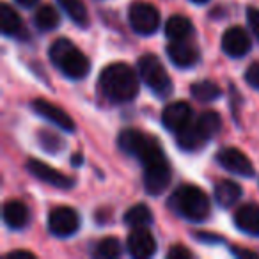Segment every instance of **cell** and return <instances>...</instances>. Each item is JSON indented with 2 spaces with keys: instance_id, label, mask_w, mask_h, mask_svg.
Here are the masks:
<instances>
[{
  "instance_id": "cell-1",
  "label": "cell",
  "mask_w": 259,
  "mask_h": 259,
  "mask_svg": "<svg viewBox=\"0 0 259 259\" xmlns=\"http://www.w3.org/2000/svg\"><path fill=\"white\" fill-rule=\"evenodd\" d=\"M101 94L114 103H128L139 94V75L124 62H114L103 68L98 80Z\"/></svg>"
},
{
  "instance_id": "cell-2",
  "label": "cell",
  "mask_w": 259,
  "mask_h": 259,
  "mask_svg": "<svg viewBox=\"0 0 259 259\" xmlns=\"http://www.w3.org/2000/svg\"><path fill=\"white\" fill-rule=\"evenodd\" d=\"M169 206L190 222H202L208 219L211 211V202L204 190L195 185H181L172 192L169 199Z\"/></svg>"
},
{
  "instance_id": "cell-3",
  "label": "cell",
  "mask_w": 259,
  "mask_h": 259,
  "mask_svg": "<svg viewBox=\"0 0 259 259\" xmlns=\"http://www.w3.org/2000/svg\"><path fill=\"white\" fill-rule=\"evenodd\" d=\"M50 61L59 71L64 73L71 80H82L91 69L89 59L66 37H61L52 43Z\"/></svg>"
},
{
  "instance_id": "cell-4",
  "label": "cell",
  "mask_w": 259,
  "mask_h": 259,
  "mask_svg": "<svg viewBox=\"0 0 259 259\" xmlns=\"http://www.w3.org/2000/svg\"><path fill=\"white\" fill-rule=\"evenodd\" d=\"M117 144L122 153H126L130 156H135L141 163L148 162L153 156L160 155L163 151L156 139H153L151 135L135 128L122 130L117 137Z\"/></svg>"
},
{
  "instance_id": "cell-5",
  "label": "cell",
  "mask_w": 259,
  "mask_h": 259,
  "mask_svg": "<svg viewBox=\"0 0 259 259\" xmlns=\"http://www.w3.org/2000/svg\"><path fill=\"white\" fill-rule=\"evenodd\" d=\"M139 76L156 96L167 98L172 93V82H170L162 61L156 55L146 54L139 59Z\"/></svg>"
},
{
  "instance_id": "cell-6",
  "label": "cell",
  "mask_w": 259,
  "mask_h": 259,
  "mask_svg": "<svg viewBox=\"0 0 259 259\" xmlns=\"http://www.w3.org/2000/svg\"><path fill=\"white\" fill-rule=\"evenodd\" d=\"M142 167H144V187L149 195H160L169 188L172 174L165 153L162 151L160 155L153 156L151 160L142 163Z\"/></svg>"
},
{
  "instance_id": "cell-7",
  "label": "cell",
  "mask_w": 259,
  "mask_h": 259,
  "mask_svg": "<svg viewBox=\"0 0 259 259\" xmlns=\"http://www.w3.org/2000/svg\"><path fill=\"white\" fill-rule=\"evenodd\" d=\"M128 22L141 36H151L160 27V13L149 2H134L128 9Z\"/></svg>"
},
{
  "instance_id": "cell-8",
  "label": "cell",
  "mask_w": 259,
  "mask_h": 259,
  "mask_svg": "<svg viewBox=\"0 0 259 259\" xmlns=\"http://www.w3.org/2000/svg\"><path fill=\"white\" fill-rule=\"evenodd\" d=\"M80 217L73 208L68 206H59L52 209L48 215V229L57 238H69L78 231Z\"/></svg>"
},
{
  "instance_id": "cell-9",
  "label": "cell",
  "mask_w": 259,
  "mask_h": 259,
  "mask_svg": "<svg viewBox=\"0 0 259 259\" xmlns=\"http://www.w3.org/2000/svg\"><path fill=\"white\" fill-rule=\"evenodd\" d=\"M217 162L227 172L238 174V176L250 178L254 174V165L248 160V156L236 148H222L217 153Z\"/></svg>"
},
{
  "instance_id": "cell-10",
  "label": "cell",
  "mask_w": 259,
  "mask_h": 259,
  "mask_svg": "<svg viewBox=\"0 0 259 259\" xmlns=\"http://www.w3.org/2000/svg\"><path fill=\"white\" fill-rule=\"evenodd\" d=\"M27 170L32 174L34 178H37L43 183H48L55 188H62V190H68V188L75 187V180L69 176H66L64 172H59L57 169L47 165V163L39 162L36 158H30L27 162Z\"/></svg>"
},
{
  "instance_id": "cell-11",
  "label": "cell",
  "mask_w": 259,
  "mask_h": 259,
  "mask_svg": "<svg viewBox=\"0 0 259 259\" xmlns=\"http://www.w3.org/2000/svg\"><path fill=\"white\" fill-rule=\"evenodd\" d=\"M194 121V110L187 101H172L162 112V124L169 132L178 134Z\"/></svg>"
},
{
  "instance_id": "cell-12",
  "label": "cell",
  "mask_w": 259,
  "mask_h": 259,
  "mask_svg": "<svg viewBox=\"0 0 259 259\" xmlns=\"http://www.w3.org/2000/svg\"><path fill=\"white\" fill-rule=\"evenodd\" d=\"M128 254L135 259H148L156 252V240L148 227H135L126 240Z\"/></svg>"
},
{
  "instance_id": "cell-13",
  "label": "cell",
  "mask_w": 259,
  "mask_h": 259,
  "mask_svg": "<svg viewBox=\"0 0 259 259\" xmlns=\"http://www.w3.org/2000/svg\"><path fill=\"white\" fill-rule=\"evenodd\" d=\"M32 110L36 112L37 115L45 117L47 121H50L52 124H55L57 128L64 130V132H75V122H73L71 115L66 110H62L61 107L50 103L48 100H43V98L34 100Z\"/></svg>"
},
{
  "instance_id": "cell-14",
  "label": "cell",
  "mask_w": 259,
  "mask_h": 259,
  "mask_svg": "<svg viewBox=\"0 0 259 259\" xmlns=\"http://www.w3.org/2000/svg\"><path fill=\"white\" fill-rule=\"evenodd\" d=\"M252 41L250 36L241 27H229L222 36V50L233 59H240L250 52Z\"/></svg>"
},
{
  "instance_id": "cell-15",
  "label": "cell",
  "mask_w": 259,
  "mask_h": 259,
  "mask_svg": "<svg viewBox=\"0 0 259 259\" xmlns=\"http://www.w3.org/2000/svg\"><path fill=\"white\" fill-rule=\"evenodd\" d=\"M167 55H169L170 62L178 68H192L197 64L199 61V52L195 50L194 45H190L187 39L180 41H170L167 47Z\"/></svg>"
},
{
  "instance_id": "cell-16",
  "label": "cell",
  "mask_w": 259,
  "mask_h": 259,
  "mask_svg": "<svg viewBox=\"0 0 259 259\" xmlns=\"http://www.w3.org/2000/svg\"><path fill=\"white\" fill-rule=\"evenodd\" d=\"M234 226L245 234L259 236V206L257 204H243L234 213Z\"/></svg>"
},
{
  "instance_id": "cell-17",
  "label": "cell",
  "mask_w": 259,
  "mask_h": 259,
  "mask_svg": "<svg viewBox=\"0 0 259 259\" xmlns=\"http://www.w3.org/2000/svg\"><path fill=\"white\" fill-rule=\"evenodd\" d=\"M4 215V222L11 229H23L29 222V211H27L25 204L20 201H8L2 209Z\"/></svg>"
},
{
  "instance_id": "cell-18",
  "label": "cell",
  "mask_w": 259,
  "mask_h": 259,
  "mask_svg": "<svg viewBox=\"0 0 259 259\" xmlns=\"http://www.w3.org/2000/svg\"><path fill=\"white\" fill-rule=\"evenodd\" d=\"M0 27L4 36L9 37H18L23 34V22L20 18V15L11 8L9 4L0 6Z\"/></svg>"
},
{
  "instance_id": "cell-19",
  "label": "cell",
  "mask_w": 259,
  "mask_h": 259,
  "mask_svg": "<svg viewBox=\"0 0 259 259\" xmlns=\"http://www.w3.org/2000/svg\"><path fill=\"white\" fill-rule=\"evenodd\" d=\"M241 197V187L231 180H222L215 185V201L222 208H231Z\"/></svg>"
},
{
  "instance_id": "cell-20",
  "label": "cell",
  "mask_w": 259,
  "mask_h": 259,
  "mask_svg": "<svg viewBox=\"0 0 259 259\" xmlns=\"http://www.w3.org/2000/svg\"><path fill=\"white\" fill-rule=\"evenodd\" d=\"M194 32V25L187 16L174 15L167 20L165 23V36L170 41H180V39H188Z\"/></svg>"
},
{
  "instance_id": "cell-21",
  "label": "cell",
  "mask_w": 259,
  "mask_h": 259,
  "mask_svg": "<svg viewBox=\"0 0 259 259\" xmlns=\"http://www.w3.org/2000/svg\"><path fill=\"white\" fill-rule=\"evenodd\" d=\"M176 141H178V144H180V148L187 149V151H195V149L202 148V146L208 142L201 135V132H199L197 124H195V119L188 126H185L181 132H178Z\"/></svg>"
},
{
  "instance_id": "cell-22",
  "label": "cell",
  "mask_w": 259,
  "mask_h": 259,
  "mask_svg": "<svg viewBox=\"0 0 259 259\" xmlns=\"http://www.w3.org/2000/svg\"><path fill=\"white\" fill-rule=\"evenodd\" d=\"M59 23H61V15L52 4H41L34 13V25L43 32L57 29Z\"/></svg>"
},
{
  "instance_id": "cell-23",
  "label": "cell",
  "mask_w": 259,
  "mask_h": 259,
  "mask_svg": "<svg viewBox=\"0 0 259 259\" xmlns=\"http://www.w3.org/2000/svg\"><path fill=\"white\" fill-rule=\"evenodd\" d=\"M195 124H197L202 137H204L206 141H209V139H213L220 132V128H222V119H220L219 112L206 110L195 119Z\"/></svg>"
},
{
  "instance_id": "cell-24",
  "label": "cell",
  "mask_w": 259,
  "mask_h": 259,
  "mask_svg": "<svg viewBox=\"0 0 259 259\" xmlns=\"http://www.w3.org/2000/svg\"><path fill=\"white\" fill-rule=\"evenodd\" d=\"M190 93H192V96L197 101H201V103H209V101L219 100L222 91H220V87L217 85L215 82H211V80H201V82L192 83Z\"/></svg>"
},
{
  "instance_id": "cell-25",
  "label": "cell",
  "mask_w": 259,
  "mask_h": 259,
  "mask_svg": "<svg viewBox=\"0 0 259 259\" xmlns=\"http://www.w3.org/2000/svg\"><path fill=\"white\" fill-rule=\"evenodd\" d=\"M124 224L130 227H148L153 224V213L146 204H135L124 213Z\"/></svg>"
},
{
  "instance_id": "cell-26",
  "label": "cell",
  "mask_w": 259,
  "mask_h": 259,
  "mask_svg": "<svg viewBox=\"0 0 259 259\" xmlns=\"http://www.w3.org/2000/svg\"><path fill=\"white\" fill-rule=\"evenodd\" d=\"M57 2L78 27L89 25V13H87L82 0H57Z\"/></svg>"
},
{
  "instance_id": "cell-27",
  "label": "cell",
  "mask_w": 259,
  "mask_h": 259,
  "mask_svg": "<svg viewBox=\"0 0 259 259\" xmlns=\"http://www.w3.org/2000/svg\"><path fill=\"white\" fill-rule=\"evenodd\" d=\"M94 255L101 259H115L121 255V243L117 238L107 236L100 240L94 247Z\"/></svg>"
},
{
  "instance_id": "cell-28",
  "label": "cell",
  "mask_w": 259,
  "mask_h": 259,
  "mask_svg": "<svg viewBox=\"0 0 259 259\" xmlns=\"http://www.w3.org/2000/svg\"><path fill=\"white\" fill-rule=\"evenodd\" d=\"M37 141H39L41 148H43L45 151L52 153V155H54V153H59L62 148H64V141H62L57 134H52V132H48V130H43V132L37 134Z\"/></svg>"
},
{
  "instance_id": "cell-29",
  "label": "cell",
  "mask_w": 259,
  "mask_h": 259,
  "mask_svg": "<svg viewBox=\"0 0 259 259\" xmlns=\"http://www.w3.org/2000/svg\"><path fill=\"white\" fill-rule=\"evenodd\" d=\"M245 80H247V83L250 87L259 89V61L252 62V64L247 68V71H245Z\"/></svg>"
},
{
  "instance_id": "cell-30",
  "label": "cell",
  "mask_w": 259,
  "mask_h": 259,
  "mask_svg": "<svg viewBox=\"0 0 259 259\" xmlns=\"http://www.w3.org/2000/svg\"><path fill=\"white\" fill-rule=\"evenodd\" d=\"M247 20H248V25H250L252 34H254L255 39L259 41V9L248 8L247 9Z\"/></svg>"
},
{
  "instance_id": "cell-31",
  "label": "cell",
  "mask_w": 259,
  "mask_h": 259,
  "mask_svg": "<svg viewBox=\"0 0 259 259\" xmlns=\"http://www.w3.org/2000/svg\"><path fill=\"white\" fill-rule=\"evenodd\" d=\"M167 257L169 259H185V257H192V252L188 248H185L183 245H174L169 252H167Z\"/></svg>"
},
{
  "instance_id": "cell-32",
  "label": "cell",
  "mask_w": 259,
  "mask_h": 259,
  "mask_svg": "<svg viewBox=\"0 0 259 259\" xmlns=\"http://www.w3.org/2000/svg\"><path fill=\"white\" fill-rule=\"evenodd\" d=\"M8 257H25V259H34L36 255L29 250H13L8 254Z\"/></svg>"
},
{
  "instance_id": "cell-33",
  "label": "cell",
  "mask_w": 259,
  "mask_h": 259,
  "mask_svg": "<svg viewBox=\"0 0 259 259\" xmlns=\"http://www.w3.org/2000/svg\"><path fill=\"white\" fill-rule=\"evenodd\" d=\"M16 4L22 6V8H32V6H36L39 0H15Z\"/></svg>"
},
{
  "instance_id": "cell-34",
  "label": "cell",
  "mask_w": 259,
  "mask_h": 259,
  "mask_svg": "<svg viewBox=\"0 0 259 259\" xmlns=\"http://www.w3.org/2000/svg\"><path fill=\"white\" fill-rule=\"evenodd\" d=\"M233 252L236 255H250V257H257V254L252 250H238V248H233Z\"/></svg>"
},
{
  "instance_id": "cell-35",
  "label": "cell",
  "mask_w": 259,
  "mask_h": 259,
  "mask_svg": "<svg viewBox=\"0 0 259 259\" xmlns=\"http://www.w3.org/2000/svg\"><path fill=\"white\" fill-rule=\"evenodd\" d=\"M71 163L75 167H78V165H82V155L80 153H76V155H73L71 156Z\"/></svg>"
},
{
  "instance_id": "cell-36",
  "label": "cell",
  "mask_w": 259,
  "mask_h": 259,
  "mask_svg": "<svg viewBox=\"0 0 259 259\" xmlns=\"http://www.w3.org/2000/svg\"><path fill=\"white\" fill-rule=\"evenodd\" d=\"M190 2H194V4H206L209 0H190Z\"/></svg>"
}]
</instances>
